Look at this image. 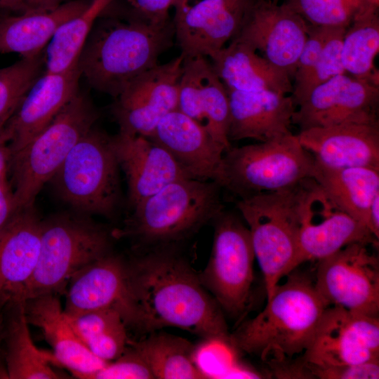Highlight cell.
<instances>
[{"label": "cell", "mask_w": 379, "mask_h": 379, "mask_svg": "<svg viewBox=\"0 0 379 379\" xmlns=\"http://www.w3.org/2000/svg\"><path fill=\"white\" fill-rule=\"evenodd\" d=\"M188 0H128L129 15L157 25L165 24L172 7L185 4Z\"/></svg>", "instance_id": "cell-42"}, {"label": "cell", "mask_w": 379, "mask_h": 379, "mask_svg": "<svg viewBox=\"0 0 379 379\" xmlns=\"http://www.w3.org/2000/svg\"><path fill=\"white\" fill-rule=\"evenodd\" d=\"M67 314L112 307L128 314L126 261L109 253L79 270L67 286Z\"/></svg>", "instance_id": "cell-26"}, {"label": "cell", "mask_w": 379, "mask_h": 379, "mask_svg": "<svg viewBox=\"0 0 379 379\" xmlns=\"http://www.w3.org/2000/svg\"><path fill=\"white\" fill-rule=\"evenodd\" d=\"M254 0H201L175 8V39L183 58H208L239 30Z\"/></svg>", "instance_id": "cell-17"}, {"label": "cell", "mask_w": 379, "mask_h": 379, "mask_svg": "<svg viewBox=\"0 0 379 379\" xmlns=\"http://www.w3.org/2000/svg\"><path fill=\"white\" fill-rule=\"evenodd\" d=\"M293 357L273 358L266 361L270 372L268 378L314 379V376L302 354L296 359H293Z\"/></svg>", "instance_id": "cell-43"}, {"label": "cell", "mask_w": 379, "mask_h": 379, "mask_svg": "<svg viewBox=\"0 0 379 379\" xmlns=\"http://www.w3.org/2000/svg\"><path fill=\"white\" fill-rule=\"evenodd\" d=\"M7 15L6 13L0 10V20Z\"/></svg>", "instance_id": "cell-50"}, {"label": "cell", "mask_w": 379, "mask_h": 379, "mask_svg": "<svg viewBox=\"0 0 379 379\" xmlns=\"http://www.w3.org/2000/svg\"><path fill=\"white\" fill-rule=\"evenodd\" d=\"M371 244H348L318 261L315 288L327 306L379 317V260Z\"/></svg>", "instance_id": "cell-12"}, {"label": "cell", "mask_w": 379, "mask_h": 379, "mask_svg": "<svg viewBox=\"0 0 379 379\" xmlns=\"http://www.w3.org/2000/svg\"><path fill=\"white\" fill-rule=\"evenodd\" d=\"M3 311H0V378H8V373L6 368V364L4 358L3 350L1 345L3 342V333H4V313Z\"/></svg>", "instance_id": "cell-49"}, {"label": "cell", "mask_w": 379, "mask_h": 379, "mask_svg": "<svg viewBox=\"0 0 379 379\" xmlns=\"http://www.w3.org/2000/svg\"><path fill=\"white\" fill-rule=\"evenodd\" d=\"M312 177L341 208L368 228V210L379 194V168H332L314 161Z\"/></svg>", "instance_id": "cell-30"}, {"label": "cell", "mask_w": 379, "mask_h": 379, "mask_svg": "<svg viewBox=\"0 0 379 379\" xmlns=\"http://www.w3.org/2000/svg\"><path fill=\"white\" fill-rule=\"evenodd\" d=\"M157 379H206L194 361L195 347L188 340L155 331L138 341L128 340Z\"/></svg>", "instance_id": "cell-31"}, {"label": "cell", "mask_w": 379, "mask_h": 379, "mask_svg": "<svg viewBox=\"0 0 379 379\" xmlns=\"http://www.w3.org/2000/svg\"><path fill=\"white\" fill-rule=\"evenodd\" d=\"M296 136L314 161L328 168H379V122H346L300 131Z\"/></svg>", "instance_id": "cell-21"}, {"label": "cell", "mask_w": 379, "mask_h": 379, "mask_svg": "<svg viewBox=\"0 0 379 379\" xmlns=\"http://www.w3.org/2000/svg\"><path fill=\"white\" fill-rule=\"evenodd\" d=\"M285 277L264 309L231 334L237 350L264 361L302 354L328 307L307 275L294 270Z\"/></svg>", "instance_id": "cell-3"}, {"label": "cell", "mask_w": 379, "mask_h": 379, "mask_svg": "<svg viewBox=\"0 0 379 379\" xmlns=\"http://www.w3.org/2000/svg\"><path fill=\"white\" fill-rule=\"evenodd\" d=\"M221 187L194 178L173 181L133 208L114 237H127L147 248L170 246L196 233L223 211Z\"/></svg>", "instance_id": "cell-4"}, {"label": "cell", "mask_w": 379, "mask_h": 379, "mask_svg": "<svg viewBox=\"0 0 379 379\" xmlns=\"http://www.w3.org/2000/svg\"><path fill=\"white\" fill-rule=\"evenodd\" d=\"M147 138L166 149L191 178L218 184L225 149L178 109L164 116Z\"/></svg>", "instance_id": "cell-23"}, {"label": "cell", "mask_w": 379, "mask_h": 379, "mask_svg": "<svg viewBox=\"0 0 379 379\" xmlns=\"http://www.w3.org/2000/svg\"><path fill=\"white\" fill-rule=\"evenodd\" d=\"M302 356L308 363L319 366L378 360L379 317L328 306Z\"/></svg>", "instance_id": "cell-14"}, {"label": "cell", "mask_w": 379, "mask_h": 379, "mask_svg": "<svg viewBox=\"0 0 379 379\" xmlns=\"http://www.w3.org/2000/svg\"><path fill=\"white\" fill-rule=\"evenodd\" d=\"M41 230L34 205L18 210L0 230V311L21 301L37 263Z\"/></svg>", "instance_id": "cell-22"}, {"label": "cell", "mask_w": 379, "mask_h": 379, "mask_svg": "<svg viewBox=\"0 0 379 379\" xmlns=\"http://www.w3.org/2000/svg\"><path fill=\"white\" fill-rule=\"evenodd\" d=\"M119 171L111 136L93 127L50 181L58 197L77 213L110 217L121 199Z\"/></svg>", "instance_id": "cell-8"}, {"label": "cell", "mask_w": 379, "mask_h": 379, "mask_svg": "<svg viewBox=\"0 0 379 379\" xmlns=\"http://www.w3.org/2000/svg\"><path fill=\"white\" fill-rule=\"evenodd\" d=\"M312 26L347 28L360 16L378 10L379 0H288Z\"/></svg>", "instance_id": "cell-35"}, {"label": "cell", "mask_w": 379, "mask_h": 379, "mask_svg": "<svg viewBox=\"0 0 379 379\" xmlns=\"http://www.w3.org/2000/svg\"><path fill=\"white\" fill-rule=\"evenodd\" d=\"M2 311V310H1Z\"/></svg>", "instance_id": "cell-52"}, {"label": "cell", "mask_w": 379, "mask_h": 379, "mask_svg": "<svg viewBox=\"0 0 379 379\" xmlns=\"http://www.w3.org/2000/svg\"><path fill=\"white\" fill-rule=\"evenodd\" d=\"M65 0H25L29 10H48L52 9L62 4Z\"/></svg>", "instance_id": "cell-48"}, {"label": "cell", "mask_w": 379, "mask_h": 379, "mask_svg": "<svg viewBox=\"0 0 379 379\" xmlns=\"http://www.w3.org/2000/svg\"><path fill=\"white\" fill-rule=\"evenodd\" d=\"M111 144L132 208L168 184L191 178L166 149L147 137L119 131L111 136Z\"/></svg>", "instance_id": "cell-19"}, {"label": "cell", "mask_w": 379, "mask_h": 379, "mask_svg": "<svg viewBox=\"0 0 379 379\" xmlns=\"http://www.w3.org/2000/svg\"><path fill=\"white\" fill-rule=\"evenodd\" d=\"M183 57L157 65L115 98L112 112L119 131L149 137L167 114L178 109Z\"/></svg>", "instance_id": "cell-13"}, {"label": "cell", "mask_w": 379, "mask_h": 379, "mask_svg": "<svg viewBox=\"0 0 379 379\" xmlns=\"http://www.w3.org/2000/svg\"><path fill=\"white\" fill-rule=\"evenodd\" d=\"M11 156L9 138L3 128L0 132V178L8 173Z\"/></svg>", "instance_id": "cell-45"}, {"label": "cell", "mask_w": 379, "mask_h": 379, "mask_svg": "<svg viewBox=\"0 0 379 379\" xmlns=\"http://www.w3.org/2000/svg\"><path fill=\"white\" fill-rule=\"evenodd\" d=\"M296 186L239 199L236 203L248 225L267 298L280 280L295 270L299 230L294 206Z\"/></svg>", "instance_id": "cell-9"}, {"label": "cell", "mask_w": 379, "mask_h": 379, "mask_svg": "<svg viewBox=\"0 0 379 379\" xmlns=\"http://www.w3.org/2000/svg\"><path fill=\"white\" fill-rule=\"evenodd\" d=\"M379 52L378 9L355 20L345 32L341 59L346 74L379 85L374 60Z\"/></svg>", "instance_id": "cell-34"}, {"label": "cell", "mask_w": 379, "mask_h": 379, "mask_svg": "<svg viewBox=\"0 0 379 379\" xmlns=\"http://www.w3.org/2000/svg\"><path fill=\"white\" fill-rule=\"evenodd\" d=\"M44 53L0 69V132L45 70Z\"/></svg>", "instance_id": "cell-36"}, {"label": "cell", "mask_w": 379, "mask_h": 379, "mask_svg": "<svg viewBox=\"0 0 379 379\" xmlns=\"http://www.w3.org/2000/svg\"><path fill=\"white\" fill-rule=\"evenodd\" d=\"M178 109L204 128L225 152L231 147L228 92L208 58H183Z\"/></svg>", "instance_id": "cell-18"}, {"label": "cell", "mask_w": 379, "mask_h": 379, "mask_svg": "<svg viewBox=\"0 0 379 379\" xmlns=\"http://www.w3.org/2000/svg\"><path fill=\"white\" fill-rule=\"evenodd\" d=\"M114 0H91L79 15L64 23L45 48V71L62 72L77 65L78 57L94 25Z\"/></svg>", "instance_id": "cell-33"}, {"label": "cell", "mask_w": 379, "mask_h": 379, "mask_svg": "<svg viewBox=\"0 0 379 379\" xmlns=\"http://www.w3.org/2000/svg\"><path fill=\"white\" fill-rule=\"evenodd\" d=\"M98 117L90 99L79 91L47 126L12 154L8 177L18 210L34 205L41 187Z\"/></svg>", "instance_id": "cell-6"}, {"label": "cell", "mask_w": 379, "mask_h": 379, "mask_svg": "<svg viewBox=\"0 0 379 379\" xmlns=\"http://www.w3.org/2000/svg\"><path fill=\"white\" fill-rule=\"evenodd\" d=\"M333 28L309 26L308 36L299 55L292 84L300 81L316 63Z\"/></svg>", "instance_id": "cell-41"}, {"label": "cell", "mask_w": 379, "mask_h": 379, "mask_svg": "<svg viewBox=\"0 0 379 379\" xmlns=\"http://www.w3.org/2000/svg\"><path fill=\"white\" fill-rule=\"evenodd\" d=\"M29 324L37 326L53 350L54 359L80 379H93L108 362L95 357L80 340L68 321L56 294L24 301Z\"/></svg>", "instance_id": "cell-24"}, {"label": "cell", "mask_w": 379, "mask_h": 379, "mask_svg": "<svg viewBox=\"0 0 379 379\" xmlns=\"http://www.w3.org/2000/svg\"><path fill=\"white\" fill-rule=\"evenodd\" d=\"M237 349L231 340L206 339L195 347L194 361L206 379L229 378L237 361L235 352Z\"/></svg>", "instance_id": "cell-38"}, {"label": "cell", "mask_w": 379, "mask_h": 379, "mask_svg": "<svg viewBox=\"0 0 379 379\" xmlns=\"http://www.w3.org/2000/svg\"><path fill=\"white\" fill-rule=\"evenodd\" d=\"M230 100L228 138L265 142L291 133L295 110L291 95L272 91H227Z\"/></svg>", "instance_id": "cell-25"}, {"label": "cell", "mask_w": 379, "mask_h": 379, "mask_svg": "<svg viewBox=\"0 0 379 379\" xmlns=\"http://www.w3.org/2000/svg\"><path fill=\"white\" fill-rule=\"evenodd\" d=\"M126 326L148 333L175 327L205 340H231L220 307L171 247L148 248L126 262Z\"/></svg>", "instance_id": "cell-1"}, {"label": "cell", "mask_w": 379, "mask_h": 379, "mask_svg": "<svg viewBox=\"0 0 379 379\" xmlns=\"http://www.w3.org/2000/svg\"><path fill=\"white\" fill-rule=\"evenodd\" d=\"M0 10L20 14L28 11L25 0H0Z\"/></svg>", "instance_id": "cell-47"}, {"label": "cell", "mask_w": 379, "mask_h": 379, "mask_svg": "<svg viewBox=\"0 0 379 379\" xmlns=\"http://www.w3.org/2000/svg\"><path fill=\"white\" fill-rule=\"evenodd\" d=\"M154 375L145 361L131 346L115 360L100 370L93 379H153Z\"/></svg>", "instance_id": "cell-39"}, {"label": "cell", "mask_w": 379, "mask_h": 379, "mask_svg": "<svg viewBox=\"0 0 379 379\" xmlns=\"http://www.w3.org/2000/svg\"><path fill=\"white\" fill-rule=\"evenodd\" d=\"M314 159L292 133L258 144L230 147L218 185L239 197L292 188L312 176Z\"/></svg>", "instance_id": "cell-7"}, {"label": "cell", "mask_w": 379, "mask_h": 379, "mask_svg": "<svg viewBox=\"0 0 379 379\" xmlns=\"http://www.w3.org/2000/svg\"><path fill=\"white\" fill-rule=\"evenodd\" d=\"M272 1H274V2L278 3V1H279V0H272Z\"/></svg>", "instance_id": "cell-51"}, {"label": "cell", "mask_w": 379, "mask_h": 379, "mask_svg": "<svg viewBox=\"0 0 379 379\" xmlns=\"http://www.w3.org/2000/svg\"><path fill=\"white\" fill-rule=\"evenodd\" d=\"M208 58L227 91L268 90L284 94L292 91V79L287 73L237 39H232Z\"/></svg>", "instance_id": "cell-27"}, {"label": "cell", "mask_w": 379, "mask_h": 379, "mask_svg": "<svg viewBox=\"0 0 379 379\" xmlns=\"http://www.w3.org/2000/svg\"><path fill=\"white\" fill-rule=\"evenodd\" d=\"M368 229L377 239H379V194L373 199L368 213Z\"/></svg>", "instance_id": "cell-46"}, {"label": "cell", "mask_w": 379, "mask_h": 379, "mask_svg": "<svg viewBox=\"0 0 379 379\" xmlns=\"http://www.w3.org/2000/svg\"><path fill=\"white\" fill-rule=\"evenodd\" d=\"M174 38L173 20L161 25L131 15L98 20L77 66L91 88L115 98L133 79L158 65Z\"/></svg>", "instance_id": "cell-2"}, {"label": "cell", "mask_w": 379, "mask_h": 379, "mask_svg": "<svg viewBox=\"0 0 379 379\" xmlns=\"http://www.w3.org/2000/svg\"><path fill=\"white\" fill-rule=\"evenodd\" d=\"M3 350L9 379H56L60 376L51 366L50 357L33 343L24 302L4 307Z\"/></svg>", "instance_id": "cell-29"}, {"label": "cell", "mask_w": 379, "mask_h": 379, "mask_svg": "<svg viewBox=\"0 0 379 379\" xmlns=\"http://www.w3.org/2000/svg\"><path fill=\"white\" fill-rule=\"evenodd\" d=\"M294 206L299 224L295 268L352 243L378 246V239L368 229L341 208L312 177L295 187Z\"/></svg>", "instance_id": "cell-11"}, {"label": "cell", "mask_w": 379, "mask_h": 379, "mask_svg": "<svg viewBox=\"0 0 379 379\" xmlns=\"http://www.w3.org/2000/svg\"><path fill=\"white\" fill-rule=\"evenodd\" d=\"M346 29L333 28L316 63L300 81L292 84L291 97L295 107L313 89L337 75L346 74L341 59L342 43Z\"/></svg>", "instance_id": "cell-37"}, {"label": "cell", "mask_w": 379, "mask_h": 379, "mask_svg": "<svg viewBox=\"0 0 379 379\" xmlns=\"http://www.w3.org/2000/svg\"><path fill=\"white\" fill-rule=\"evenodd\" d=\"M307 364L314 378L318 379H378L379 378V359L367 362L336 365L319 366Z\"/></svg>", "instance_id": "cell-40"}, {"label": "cell", "mask_w": 379, "mask_h": 379, "mask_svg": "<svg viewBox=\"0 0 379 379\" xmlns=\"http://www.w3.org/2000/svg\"><path fill=\"white\" fill-rule=\"evenodd\" d=\"M309 25L287 2L254 0L233 39L252 47L291 79Z\"/></svg>", "instance_id": "cell-15"}, {"label": "cell", "mask_w": 379, "mask_h": 379, "mask_svg": "<svg viewBox=\"0 0 379 379\" xmlns=\"http://www.w3.org/2000/svg\"><path fill=\"white\" fill-rule=\"evenodd\" d=\"M66 315L80 340L98 358L109 363L126 350L129 340L126 325L117 310L108 307Z\"/></svg>", "instance_id": "cell-32"}, {"label": "cell", "mask_w": 379, "mask_h": 379, "mask_svg": "<svg viewBox=\"0 0 379 379\" xmlns=\"http://www.w3.org/2000/svg\"><path fill=\"white\" fill-rule=\"evenodd\" d=\"M91 0H73L52 9L29 10L0 20V53H15L22 58L41 53L66 22L81 13Z\"/></svg>", "instance_id": "cell-28"}, {"label": "cell", "mask_w": 379, "mask_h": 379, "mask_svg": "<svg viewBox=\"0 0 379 379\" xmlns=\"http://www.w3.org/2000/svg\"><path fill=\"white\" fill-rule=\"evenodd\" d=\"M112 237V232L79 213L41 220L37 263L21 301L63 291L79 270L111 252Z\"/></svg>", "instance_id": "cell-5"}, {"label": "cell", "mask_w": 379, "mask_h": 379, "mask_svg": "<svg viewBox=\"0 0 379 379\" xmlns=\"http://www.w3.org/2000/svg\"><path fill=\"white\" fill-rule=\"evenodd\" d=\"M81 77L77 65L62 72L44 70L4 128L12 154L47 126L77 94Z\"/></svg>", "instance_id": "cell-20"}, {"label": "cell", "mask_w": 379, "mask_h": 379, "mask_svg": "<svg viewBox=\"0 0 379 379\" xmlns=\"http://www.w3.org/2000/svg\"><path fill=\"white\" fill-rule=\"evenodd\" d=\"M379 85L347 74L313 89L295 108L292 124L300 131L346 122L378 121Z\"/></svg>", "instance_id": "cell-16"}, {"label": "cell", "mask_w": 379, "mask_h": 379, "mask_svg": "<svg viewBox=\"0 0 379 379\" xmlns=\"http://www.w3.org/2000/svg\"><path fill=\"white\" fill-rule=\"evenodd\" d=\"M212 249L199 278L221 310L241 317L250 302L255 258L248 228L222 211L213 220Z\"/></svg>", "instance_id": "cell-10"}, {"label": "cell", "mask_w": 379, "mask_h": 379, "mask_svg": "<svg viewBox=\"0 0 379 379\" xmlns=\"http://www.w3.org/2000/svg\"><path fill=\"white\" fill-rule=\"evenodd\" d=\"M18 211L8 173L0 178V230Z\"/></svg>", "instance_id": "cell-44"}]
</instances>
